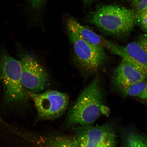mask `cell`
<instances>
[{"mask_svg":"<svg viewBox=\"0 0 147 147\" xmlns=\"http://www.w3.org/2000/svg\"><path fill=\"white\" fill-rule=\"evenodd\" d=\"M125 147H147V138L135 133L128 134L125 139Z\"/></svg>","mask_w":147,"mask_h":147,"instance_id":"obj_13","label":"cell"},{"mask_svg":"<svg viewBox=\"0 0 147 147\" xmlns=\"http://www.w3.org/2000/svg\"><path fill=\"white\" fill-rule=\"evenodd\" d=\"M100 80L96 78L80 94L69 108L66 122L70 127L91 125L101 116L109 115V107L104 103Z\"/></svg>","mask_w":147,"mask_h":147,"instance_id":"obj_1","label":"cell"},{"mask_svg":"<svg viewBox=\"0 0 147 147\" xmlns=\"http://www.w3.org/2000/svg\"><path fill=\"white\" fill-rule=\"evenodd\" d=\"M67 26V29L76 33L83 39L91 45L106 48V40L91 29L81 24L75 18H69Z\"/></svg>","mask_w":147,"mask_h":147,"instance_id":"obj_11","label":"cell"},{"mask_svg":"<svg viewBox=\"0 0 147 147\" xmlns=\"http://www.w3.org/2000/svg\"><path fill=\"white\" fill-rule=\"evenodd\" d=\"M146 104H147V102H146Z\"/></svg>","mask_w":147,"mask_h":147,"instance_id":"obj_19","label":"cell"},{"mask_svg":"<svg viewBox=\"0 0 147 147\" xmlns=\"http://www.w3.org/2000/svg\"><path fill=\"white\" fill-rule=\"evenodd\" d=\"M134 4L136 9V13L147 10V0H135Z\"/></svg>","mask_w":147,"mask_h":147,"instance_id":"obj_15","label":"cell"},{"mask_svg":"<svg viewBox=\"0 0 147 147\" xmlns=\"http://www.w3.org/2000/svg\"><path fill=\"white\" fill-rule=\"evenodd\" d=\"M31 6L36 10H39L43 6L45 0H28Z\"/></svg>","mask_w":147,"mask_h":147,"instance_id":"obj_16","label":"cell"},{"mask_svg":"<svg viewBox=\"0 0 147 147\" xmlns=\"http://www.w3.org/2000/svg\"><path fill=\"white\" fill-rule=\"evenodd\" d=\"M19 133L21 147H79L74 135L54 131Z\"/></svg>","mask_w":147,"mask_h":147,"instance_id":"obj_7","label":"cell"},{"mask_svg":"<svg viewBox=\"0 0 147 147\" xmlns=\"http://www.w3.org/2000/svg\"><path fill=\"white\" fill-rule=\"evenodd\" d=\"M137 18H138L141 27L147 32V10L137 13Z\"/></svg>","mask_w":147,"mask_h":147,"instance_id":"obj_14","label":"cell"},{"mask_svg":"<svg viewBox=\"0 0 147 147\" xmlns=\"http://www.w3.org/2000/svg\"><path fill=\"white\" fill-rule=\"evenodd\" d=\"M137 41L143 48L147 55V35H144L141 36Z\"/></svg>","mask_w":147,"mask_h":147,"instance_id":"obj_17","label":"cell"},{"mask_svg":"<svg viewBox=\"0 0 147 147\" xmlns=\"http://www.w3.org/2000/svg\"><path fill=\"white\" fill-rule=\"evenodd\" d=\"M125 96L147 99V79L140 81L121 91Z\"/></svg>","mask_w":147,"mask_h":147,"instance_id":"obj_12","label":"cell"},{"mask_svg":"<svg viewBox=\"0 0 147 147\" xmlns=\"http://www.w3.org/2000/svg\"><path fill=\"white\" fill-rule=\"evenodd\" d=\"M147 79V76L135 66L124 59L115 71L114 84L121 91L140 81Z\"/></svg>","mask_w":147,"mask_h":147,"instance_id":"obj_10","label":"cell"},{"mask_svg":"<svg viewBox=\"0 0 147 147\" xmlns=\"http://www.w3.org/2000/svg\"><path fill=\"white\" fill-rule=\"evenodd\" d=\"M67 29L77 63L88 72H94L98 70L106 59L104 47L92 45L76 33Z\"/></svg>","mask_w":147,"mask_h":147,"instance_id":"obj_5","label":"cell"},{"mask_svg":"<svg viewBox=\"0 0 147 147\" xmlns=\"http://www.w3.org/2000/svg\"><path fill=\"white\" fill-rule=\"evenodd\" d=\"M84 1L87 2L90 1H93V0H84Z\"/></svg>","mask_w":147,"mask_h":147,"instance_id":"obj_18","label":"cell"},{"mask_svg":"<svg viewBox=\"0 0 147 147\" xmlns=\"http://www.w3.org/2000/svg\"><path fill=\"white\" fill-rule=\"evenodd\" d=\"M28 93L34 101L38 121L57 119L68 107L69 97L67 93L52 90L42 93Z\"/></svg>","mask_w":147,"mask_h":147,"instance_id":"obj_4","label":"cell"},{"mask_svg":"<svg viewBox=\"0 0 147 147\" xmlns=\"http://www.w3.org/2000/svg\"><path fill=\"white\" fill-rule=\"evenodd\" d=\"M1 60L0 80L5 102L8 104L24 103L29 96L22 84L21 61L6 53L2 55Z\"/></svg>","mask_w":147,"mask_h":147,"instance_id":"obj_3","label":"cell"},{"mask_svg":"<svg viewBox=\"0 0 147 147\" xmlns=\"http://www.w3.org/2000/svg\"><path fill=\"white\" fill-rule=\"evenodd\" d=\"M107 48L131 63L147 76V55L137 41L125 46L115 45L106 40Z\"/></svg>","mask_w":147,"mask_h":147,"instance_id":"obj_9","label":"cell"},{"mask_svg":"<svg viewBox=\"0 0 147 147\" xmlns=\"http://www.w3.org/2000/svg\"><path fill=\"white\" fill-rule=\"evenodd\" d=\"M71 128L79 147H116V136L111 125Z\"/></svg>","mask_w":147,"mask_h":147,"instance_id":"obj_6","label":"cell"},{"mask_svg":"<svg viewBox=\"0 0 147 147\" xmlns=\"http://www.w3.org/2000/svg\"><path fill=\"white\" fill-rule=\"evenodd\" d=\"M21 82L28 92L37 93L45 89L48 75L43 66L32 55H24L21 57Z\"/></svg>","mask_w":147,"mask_h":147,"instance_id":"obj_8","label":"cell"},{"mask_svg":"<svg viewBox=\"0 0 147 147\" xmlns=\"http://www.w3.org/2000/svg\"><path fill=\"white\" fill-rule=\"evenodd\" d=\"M137 19L135 11L118 5H108L91 13V22L112 35L127 34L133 30Z\"/></svg>","mask_w":147,"mask_h":147,"instance_id":"obj_2","label":"cell"}]
</instances>
